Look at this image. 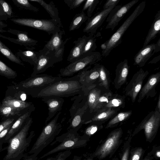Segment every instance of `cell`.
<instances>
[{
	"label": "cell",
	"mask_w": 160,
	"mask_h": 160,
	"mask_svg": "<svg viewBox=\"0 0 160 160\" xmlns=\"http://www.w3.org/2000/svg\"><path fill=\"white\" fill-rule=\"evenodd\" d=\"M17 7L23 9L37 12L39 9L31 4L27 0H12Z\"/></svg>",
	"instance_id": "74e56055"
},
{
	"label": "cell",
	"mask_w": 160,
	"mask_h": 160,
	"mask_svg": "<svg viewBox=\"0 0 160 160\" xmlns=\"http://www.w3.org/2000/svg\"><path fill=\"white\" fill-rule=\"evenodd\" d=\"M101 59V55L98 52H93L81 57L75 62L61 68L58 76L61 77L72 76L92 65L96 64Z\"/></svg>",
	"instance_id": "8992f818"
},
{
	"label": "cell",
	"mask_w": 160,
	"mask_h": 160,
	"mask_svg": "<svg viewBox=\"0 0 160 160\" xmlns=\"http://www.w3.org/2000/svg\"><path fill=\"white\" fill-rule=\"evenodd\" d=\"M32 104L31 102H27L11 96L5 97L2 100V105L8 106L21 111L31 107Z\"/></svg>",
	"instance_id": "f1b7e54d"
},
{
	"label": "cell",
	"mask_w": 160,
	"mask_h": 160,
	"mask_svg": "<svg viewBox=\"0 0 160 160\" xmlns=\"http://www.w3.org/2000/svg\"><path fill=\"white\" fill-rule=\"evenodd\" d=\"M143 150L141 148L137 149L133 152L130 160H139L142 153Z\"/></svg>",
	"instance_id": "c3c4849f"
},
{
	"label": "cell",
	"mask_w": 160,
	"mask_h": 160,
	"mask_svg": "<svg viewBox=\"0 0 160 160\" xmlns=\"http://www.w3.org/2000/svg\"><path fill=\"white\" fill-rule=\"evenodd\" d=\"M55 51L49 50L45 47L38 51V61L34 66L32 76L45 72L57 63L55 57Z\"/></svg>",
	"instance_id": "30bf717a"
},
{
	"label": "cell",
	"mask_w": 160,
	"mask_h": 160,
	"mask_svg": "<svg viewBox=\"0 0 160 160\" xmlns=\"http://www.w3.org/2000/svg\"><path fill=\"white\" fill-rule=\"evenodd\" d=\"M147 70L144 71L140 68L133 76L132 79L125 88V95L131 98L134 102L140 91L144 80L148 75Z\"/></svg>",
	"instance_id": "4fadbf2b"
},
{
	"label": "cell",
	"mask_w": 160,
	"mask_h": 160,
	"mask_svg": "<svg viewBox=\"0 0 160 160\" xmlns=\"http://www.w3.org/2000/svg\"><path fill=\"white\" fill-rule=\"evenodd\" d=\"M129 69L128 60L125 59L117 65L114 79L115 88L120 89L126 82Z\"/></svg>",
	"instance_id": "ac0fdd59"
},
{
	"label": "cell",
	"mask_w": 160,
	"mask_h": 160,
	"mask_svg": "<svg viewBox=\"0 0 160 160\" xmlns=\"http://www.w3.org/2000/svg\"><path fill=\"white\" fill-rule=\"evenodd\" d=\"M155 110H157L159 112H160V94L159 95L158 99V102L156 107L155 109Z\"/></svg>",
	"instance_id": "9f6ffc18"
},
{
	"label": "cell",
	"mask_w": 160,
	"mask_h": 160,
	"mask_svg": "<svg viewBox=\"0 0 160 160\" xmlns=\"http://www.w3.org/2000/svg\"><path fill=\"white\" fill-rule=\"evenodd\" d=\"M70 150H67L60 152L54 157H49L46 160H65L71 154Z\"/></svg>",
	"instance_id": "ee69618b"
},
{
	"label": "cell",
	"mask_w": 160,
	"mask_h": 160,
	"mask_svg": "<svg viewBox=\"0 0 160 160\" xmlns=\"http://www.w3.org/2000/svg\"><path fill=\"white\" fill-rule=\"evenodd\" d=\"M160 80V72L152 74L146 83L141 88L138 101L140 103L145 97H153L155 94V88Z\"/></svg>",
	"instance_id": "2e32d148"
},
{
	"label": "cell",
	"mask_w": 160,
	"mask_h": 160,
	"mask_svg": "<svg viewBox=\"0 0 160 160\" xmlns=\"http://www.w3.org/2000/svg\"><path fill=\"white\" fill-rule=\"evenodd\" d=\"M160 152L159 151L157 152L156 153V155L158 158H160Z\"/></svg>",
	"instance_id": "91938a15"
},
{
	"label": "cell",
	"mask_w": 160,
	"mask_h": 160,
	"mask_svg": "<svg viewBox=\"0 0 160 160\" xmlns=\"http://www.w3.org/2000/svg\"><path fill=\"white\" fill-rule=\"evenodd\" d=\"M85 159H82V157L75 155L73 157V158L72 160H85Z\"/></svg>",
	"instance_id": "6f0895ef"
},
{
	"label": "cell",
	"mask_w": 160,
	"mask_h": 160,
	"mask_svg": "<svg viewBox=\"0 0 160 160\" xmlns=\"http://www.w3.org/2000/svg\"><path fill=\"white\" fill-rule=\"evenodd\" d=\"M23 160H38L37 156L35 154H30L25 157Z\"/></svg>",
	"instance_id": "816d5d0a"
},
{
	"label": "cell",
	"mask_w": 160,
	"mask_h": 160,
	"mask_svg": "<svg viewBox=\"0 0 160 160\" xmlns=\"http://www.w3.org/2000/svg\"><path fill=\"white\" fill-rule=\"evenodd\" d=\"M155 43L142 47L134 57V65L140 67L144 66L147 61L155 53Z\"/></svg>",
	"instance_id": "44dd1931"
},
{
	"label": "cell",
	"mask_w": 160,
	"mask_h": 160,
	"mask_svg": "<svg viewBox=\"0 0 160 160\" xmlns=\"http://www.w3.org/2000/svg\"><path fill=\"white\" fill-rule=\"evenodd\" d=\"M29 1L39 3L49 13L52 19L55 21L62 28V22L59 16L58 10L53 1H51L49 3H48L42 0H29Z\"/></svg>",
	"instance_id": "484cf974"
},
{
	"label": "cell",
	"mask_w": 160,
	"mask_h": 160,
	"mask_svg": "<svg viewBox=\"0 0 160 160\" xmlns=\"http://www.w3.org/2000/svg\"><path fill=\"white\" fill-rule=\"evenodd\" d=\"M124 107V98L118 95L112 97L104 108H123Z\"/></svg>",
	"instance_id": "d590c367"
},
{
	"label": "cell",
	"mask_w": 160,
	"mask_h": 160,
	"mask_svg": "<svg viewBox=\"0 0 160 160\" xmlns=\"http://www.w3.org/2000/svg\"><path fill=\"white\" fill-rule=\"evenodd\" d=\"M14 23L21 25L31 27L44 31L49 34L59 31L61 27L54 20L51 19H35L29 18H12Z\"/></svg>",
	"instance_id": "ba28073f"
},
{
	"label": "cell",
	"mask_w": 160,
	"mask_h": 160,
	"mask_svg": "<svg viewBox=\"0 0 160 160\" xmlns=\"http://www.w3.org/2000/svg\"><path fill=\"white\" fill-rule=\"evenodd\" d=\"M14 119L8 118L0 123V132L5 129L10 124L14 122Z\"/></svg>",
	"instance_id": "7dc6e473"
},
{
	"label": "cell",
	"mask_w": 160,
	"mask_h": 160,
	"mask_svg": "<svg viewBox=\"0 0 160 160\" xmlns=\"http://www.w3.org/2000/svg\"><path fill=\"white\" fill-rule=\"evenodd\" d=\"M26 95L25 93L22 94L20 96L21 100L24 101L26 99Z\"/></svg>",
	"instance_id": "680465c9"
},
{
	"label": "cell",
	"mask_w": 160,
	"mask_h": 160,
	"mask_svg": "<svg viewBox=\"0 0 160 160\" xmlns=\"http://www.w3.org/2000/svg\"><path fill=\"white\" fill-rule=\"evenodd\" d=\"M98 129V127L95 124L92 125L88 127L84 132V135L88 137L95 133Z\"/></svg>",
	"instance_id": "bcb514c9"
},
{
	"label": "cell",
	"mask_w": 160,
	"mask_h": 160,
	"mask_svg": "<svg viewBox=\"0 0 160 160\" xmlns=\"http://www.w3.org/2000/svg\"><path fill=\"white\" fill-rule=\"evenodd\" d=\"M0 12L2 15H7L11 16L12 12L10 5L3 0H0Z\"/></svg>",
	"instance_id": "7bdbcfd3"
},
{
	"label": "cell",
	"mask_w": 160,
	"mask_h": 160,
	"mask_svg": "<svg viewBox=\"0 0 160 160\" xmlns=\"http://www.w3.org/2000/svg\"><path fill=\"white\" fill-rule=\"evenodd\" d=\"M132 113L131 110L119 113L108 122L105 128L113 127L119 123L125 121L131 116Z\"/></svg>",
	"instance_id": "1f68e13d"
},
{
	"label": "cell",
	"mask_w": 160,
	"mask_h": 160,
	"mask_svg": "<svg viewBox=\"0 0 160 160\" xmlns=\"http://www.w3.org/2000/svg\"><path fill=\"white\" fill-rule=\"evenodd\" d=\"M41 98L42 101L47 104L48 107V115L45 122V124H46L62 110L64 99L62 98L55 96H46Z\"/></svg>",
	"instance_id": "e0dca14e"
},
{
	"label": "cell",
	"mask_w": 160,
	"mask_h": 160,
	"mask_svg": "<svg viewBox=\"0 0 160 160\" xmlns=\"http://www.w3.org/2000/svg\"><path fill=\"white\" fill-rule=\"evenodd\" d=\"M146 3V1H144L139 3L116 31L102 45V56L108 55L113 48L121 43L124 34L135 19L142 12L145 8Z\"/></svg>",
	"instance_id": "5b68a950"
},
{
	"label": "cell",
	"mask_w": 160,
	"mask_h": 160,
	"mask_svg": "<svg viewBox=\"0 0 160 160\" xmlns=\"http://www.w3.org/2000/svg\"><path fill=\"white\" fill-rule=\"evenodd\" d=\"M112 96V94L110 92H106L102 95L101 94L97 101L96 111L104 108L111 99Z\"/></svg>",
	"instance_id": "ab89813d"
},
{
	"label": "cell",
	"mask_w": 160,
	"mask_h": 160,
	"mask_svg": "<svg viewBox=\"0 0 160 160\" xmlns=\"http://www.w3.org/2000/svg\"><path fill=\"white\" fill-rule=\"evenodd\" d=\"M88 137L80 135L78 132L68 130L61 135L57 137L51 144L53 145L58 143L56 147L43 154L40 159L44 158L52 154L62 151L70 150L85 147L88 140Z\"/></svg>",
	"instance_id": "3957f363"
},
{
	"label": "cell",
	"mask_w": 160,
	"mask_h": 160,
	"mask_svg": "<svg viewBox=\"0 0 160 160\" xmlns=\"http://www.w3.org/2000/svg\"><path fill=\"white\" fill-rule=\"evenodd\" d=\"M99 2V0H86L82 11L84 12L87 10V15L88 18H90Z\"/></svg>",
	"instance_id": "8d00e7d4"
},
{
	"label": "cell",
	"mask_w": 160,
	"mask_h": 160,
	"mask_svg": "<svg viewBox=\"0 0 160 160\" xmlns=\"http://www.w3.org/2000/svg\"><path fill=\"white\" fill-rule=\"evenodd\" d=\"M84 88L80 82L72 77L62 78L43 89L37 98L46 96L68 97L79 94Z\"/></svg>",
	"instance_id": "7a4b0ae2"
},
{
	"label": "cell",
	"mask_w": 160,
	"mask_h": 160,
	"mask_svg": "<svg viewBox=\"0 0 160 160\" xmlns=\"http://www.w3.org/2000/svg\"><path fill=\"white\" fill-rule=\"evenodd\" d=\"M122 133L121 128L112 132L102 145L92 154L91 157L101 159L108 156L118 146Z\"/></svg>",
	"instance_id": "7c38bea8"
},
{
	"label": "cell",
	"mask_w": 160,
	"mask_h": 160,
	"mask_svg": "<svg viewBox=\"0 0 160 160\" xmlns=\"http://www.w3.org/2000/svg\"><path fill=\"white\" fill-rule=\"evenodd\" d=\"M31 111L27 112L19 117L13 123L6 136L0 141V151H2V145L8 142V140L22 128L27 120L29 117Z\"/></svg>",
	"instance_id": "7402d4cb"
},
{
	"label": "cell",
	"mask_w": 160,
	"mask_h": 160,
	"mask_svg": "<svg viewBox=\"0 0 160 160\" xmlns=\"http://www.w3.org/2000/svg\"><path fill=\"white\" fill-rule=\"evenodd\" d=\"M0 75L7 77L17 76L15 71L9 67L0 59Z\"/></svg>",
	"instance_id": "60d3db41"
},
{
	"label": "cell",
	"mask_w": 160,
	"mask_h": 160,
	"mask_svg": "<svg viewBox=\"0 0 160 160\" xmlns=\"http://www.w3.org/2000/svg\"><path fill=\"white\" fill-rule=\"evenodd\" d=\"M8 31L16 35L17 39H13L7 37L4 38L8 39L11 42L19 44L21 45L26 46H33L37 45L38 41L29 37L26 32H22L18 30L9 29Z\"/></svg>",
	"instance_id": "603a6c76"
},
{
	"label": "cell",
	"mask_w": 160,
	"mask_h": 160,
	"mask_svg": "<svg viewBox=\"0 0 160 160\" xmlns=\"http://www.w3.org/2000/svg\"><path fill=\"white\" fill-rule=\"evenodd\" d=\"M61 112H58L54 118L45 124L41 133L28 152L30 154L38 155L57 137L62 129L61 123L58 122Z\"/></svg>",
	"instance_id": "277c9868"
},
{
	"label": "cell",
	"mask_w": 160,
	"mask_h": 160,
	"mask_svg": "<svg viewBox=\"0 0 160 160\" xmlns=\"http://www.w3.org/2000/svg\"><path fill=\"white\" fill-rule=\"evenodd\" d=\"M138 1L132 0L122 6L116 5L111 11L107 18L106 22H108V24L106 29L113 30L126 14Z\"/></svg>",
	"instance_id": "8fae6325"
},
{
	"label": "cell",
	"mask_w": 160,
	"mask_h": 160,
	"mask_svg": "<svg viewBox=\"0 0 160 160\" xmlns=\"http://www.w3.org/2000/svg\"><path fill=\"white\" fill-rule=\"evenodd\" d=\"M160 30V10H159L155 15L154 21L145 40L143 47L147 45L151 40L156 38Z\"/></svg>",
	"instance_id": "83f0119b"
},
{
	"label": "cell",
	"mask_w": 160,
	"mask_h": 160,
	"mask_svg": "<svg viewBox=\"0 0 160 160\" xmlns=\"http://www.w3.org/2000/svg\"><path fill=\"white\" fill-rule=\"evenodd\" d=\"M71 38H67L63 41L60 46L55 51V57L57 62L62 60L65 44Z\"/></svg>",
	"instance_id": "b9f144b4"
},
{
	"label": "cell",
	"mask_w": 160,
	"mask_h": 160,
	"mask_svg": "<svg viewBox=\"0 0 160 160\" xmlns=\"http://www.w3.org/2000/svg\"><path fill=\"white\" fill-rule=\"evenodd\" d=\"M88 108L86 100L85 103L78 108L74 116L69 120V125L67 128V131H78L84 124L85 120L83 119V117L86 112Z\"/></svg>",
	"instance_id": "ffe728a7"
},
{
	"label": "cell",
	"mask_w": 160,
	"mask_h": 160,
	"mask_svg": "<svg viewBox=\"0 0 160 160\" xmlns=\"http://www.w3.org/2000/svg\"><path fill=\"white\" fill-rule=\"evenodd\" d=\"M96 42V39L92 35H89L88 36L87 41L82 48L81 57L95 52L97 48Z\"/></svg>",
	"instance_id": "d6a6232c"
},
{
	"label": "cell",
	"mask_w": 160,
	"mask_h": 160,
	"mask_svg": "<svg viewBox=\"0 0 160 160\" xmlns=\"http://www.w3.org/2000/svg\"><path fill=\"white\" fill-rule=\"evenodd\" d=\"M160 59V55H159L154 58L152 60L148 62V63L152 64L156 63L158 62Z\"/></svg>",
	"instance_id": "11a10c76"
},
{
	"label": "cell",
	"mask_w": 160,
	"mask_h": 160,
	"mask_svg": "<svg viewBox=\"0 0 160 160\" xmlns=\"http://www.w3.org/2000/svg\"><path fill=\"white\" fill-rule=\"evenodd\" d=\"M160 112L156 110L149 113L135 130L133 134L144 129L147 140L151 139L156 133L160 125Z\"/></svg>",
	"instance_id": "9c48e42d"
},
{
	"label": "cell",
	"mask_w": 160,
	"mask_h": 160,
	"mask_svg": "<svg viewBox=\"0 0 160 160\" xmlns=\"http://www.w3.org/2000/svg\"><path fill=\"white\" fill-rule=\"evenodd\" d=\"M65 33L63 29L52 34L49 41L45 45L44 47L51 51H55L63 42L62 36Z\"/></svg>",
	"instance_id": "f546056e"
},
{
	"label": "cell",
	"mask_w": 160,
	"mask_h": 160,
	"mask_svg": "<svg viewBox=\"0 0 160 160\" xmlns=\"http://www.w3.org/2000/svg\"><path fill=\"white\" fill-rule=\"evenodd\" d=\"M144 160H150L149 158L148 157H146Z\"/></svg>",
	"instance_id": "6125c7cd"
},
{
	"label": "cell",
	"mask_w": 160,
	"mask_h": 160,
	"mask_svg": "<svg viewBox=\"0 0 160 160\" xmlns=\"http://www.w3.org/2000/svg\"><path fill=\"white\" fill-rule=\"evenodd\" d=\"M96 86V84H94L83 90L88 103V108L91 113L96 112L97 101L101 94V90Z\"/></svg>",
	"instance_id": "d6986e66"
},
{
	"label": "cell",
	"mask_w": 160,
	"mask_h": 160,
	"mask_svg": "<svg viewBox=\"0 0 160 160\" xmlns=\"http://www.w3.org/2000/svg\"><path fill=\"white\" fill-rule=\"evenodd\" d=\"M160 50V38L158 40L156 43L155 44V49L154 52L157 53L159 52Z\"/></svg>",
	"instance_id": "db71d44e"
},
{
	"label": "cell",
	"mask_w": 160,
	"mask_h": 160,
	"mask_svg": "<svg viewBox=\"0 0 160 160\" xmlns=\"http://www.w3.org/2000/svg\"><path fill=\"white\" fill-rule=\"evenodd\" d=\"M26 50H19L16 53L17 57L23 61L34 66L38 61V51H36L34 47H27Z\"/></svg>",
	"instance_id": "4316f807"
},
{
	"label": "cell",
	"mask_w": 160,
	"mask_h": 160,
	"mask_svg": "<svg viewBox=\"0 0 160 160\" xmlns=\"http://www.w3.org/2000/svg\"><path fill=\"white\" fill-rule=\"evenodd\" d=\"M99 64H96L94 67L89 69L91 66H89L78 74L72 78L78 80L83 86L84 89L94 84L99 76Z\"/></svg>",
	"instance_id": "9a60e30c"
},
{
	"label": "cell",
	"mask_w": 160,
	"mask_h": 160,
	"mask_svg": "<svg viewBox=\"0 0 160 160\" xmlns=\"http://www.w3.org/2000/svg\"><path fill=\"white\" fill-rule=\"evenodd\" d=\"M114 5L109 8L103 9L96 13L88 19L83 29L84 32L92 35L96 33L98 29L102 25L107 18L111 11L116 6Z\"/></svg>",
	"instance_id": "5bb4252c"
},
{
	"label": "cell",
	"mask_w": 160,
	"mask_h": 160,
	"mask_svg": "<svg viewBox=\"0 0 160 160\" xmlns=\"http://www.w3.org/2000/svg\"><path fill=\"white\" fill-rule=\"evenodd\" d=\"M13 123L9 125L5 129L0 132V141L2 139L6 136Z\"/></svg>",
	"instance_id": "f907efd6"
},
{
	"label": "cell",
	"mask_w": 160,
	"mask_h": 160,
	"mask_svg": "<svg viewBox=\"0 0 160 160\" xmlns=\"http://www.w3.org/2000/svg\"><path fill=\"white\" fill-rule=\"evenodd\" d=\"M85 160H93V159L91 157V158H89Z\"/></svg>",
	"instance_id": "94428289"
},
{
	"label": "cell",
	"mask_w": 160,
	"mask_h": 160,
	"mask_svg": "<svg viewBox=\"0 0 160 160\" xmlns=\"http://www.w3.org/2000/svg\"><path fill=\"white\" fill-rule=\"evenodd\" d=\"M21 110L11 107L1 105L0 106V114L5 117L18 115Z\"/></svg>",
	"instance_id": "f35d334b"
},
{
	"label": "cell",
	"mask_w": 160,
	"mask_h": 160,
	"mask_svg": "<svg viewBox=\"0 0 160 160\" xmlns=\"http://www.w3.org/2000/svg\"><path fill=\"white\" fill-rule=\"evenodd\" d=\"M0 52L12 62L22 66L24 65L21 60L0 41Z\"/></svg>",
	"instance_id": "836d02e7"
},
{
	"label": "cell",
	"mask_w": 160,
	"mask_h": 160,
	"mask_svg": "<svg viewBox=\"0 0 160 160\" xmlns=\"http://www.w3.org/2000/svg\"><path fill=\"white\" fill-rule=\"evenodd\" d=\"M88 18L84 12L76 14L73 17L69 27V31H71L78 29L84 22L87 21Z\"/></svg>",
	"instance_id": "4dcf8cb0"
},
{
	"label": "cell",
	"mask_w": 160,
	"mask_h": 160,
	"mask_svg": "<svg viewBox=\"0 0 160 160\" xmlns=\"http://www.w3.org/2000/svg\"><path fill=\"white\" fill-rule=\"evenodd\" d=\"M59 76H53L47 74H37L32 76L22 83L23 88L28 89L33 96L37 97L43 89L62 79Z\"/></svg>",
	"instance_id": "52a82bcc"
},
{
	"label": "cell",
	"mask_w": 160,
	"mask_h": 160,
	"mask_svg": "<svg viewBox=\"0 0 160 160\" xmlns=\"http://www.w3.org/2000/svg\"><path fill=\"white\" fill-rule=\"evenodd\" d=\"M87 39V37L83 35L73 42L75 45L70 51L67 59L69 63L73 62L81 57L82 48Z\"/></svg>",
	"instance_id": "d4e9b609"
},
{
	"label": "cell",
	"mask_w": 160,
	"mask_h": 160,
	"mask_svg": "<svg viewBox=\"0 0 160 160\" xmlns=\"http://www.w3.org/2000/svg\"><path fill=\"white\" fill-rule=\"evenodd\" d=\"M120 0H108L104 4L103 6V9H108L113 6L115 5L118 3Z\"/></svg>",
	"instance_id": "681fc988"
},
{
	"label": "cell",
	"mask_w": 160,
	"mask_h": 160,
	"mask_svg": "<svg viewBox=\"0 0 160 160\" xmlns=\"http://www.w3.org/2000/svg\"><path fill=\"white\" fill-rule=\"evenodd\" d=\"M116 110L113 108H104L98 110L91 119L85 120L84 124L95 123L108 120L116 113Z\"/></svg>",
	"instance_id": "cb8c5ba5"
},
{
	"label": "cell",
	"mask_w": 160,
	"mask_h": 160,
	"mask_svg": "<svg viewBox=\"0 0 160 160\" xmlns=\"http://www.w3.org/2000/svg\"><path fill=\"white\" fill-rule=\"evenodd\" d=\"M99 72V76L98 78V85L103 87L106 89H108L109 88V82L107 69L103 65L100 64Z\"/></svg>",
	"instance_id": "e575fe53"
},
{
	"label": "cell",
	"mask_w": 160,
	"mask_h": 160,
	"mask_svg": "<svg viewBox=\"0 0 160 160\" xmlns=\"http://www.w3.org/2000/svg\"><path fill=\"white\" fill-rule=\"evenodd\" d=\"M33 122L29 117L18 132L8 141V146L2 149L6 150V154L2 160H21L26 156L25 152L35 135L34 131H28Z\"/></svg>",
	"instance_id": "6da1fadb"
},
{
	"label": "cell",
	"mask_w": 160,
	"mask_h": 160,
	"mask_svg": "<svg viewBox=\"0 0 160 160\" xmlns=\"http://www.w3.org/2000/svg\"><path fill=\"white\" fill-rule=\"evenodd\" d=\"M129 148H127L126 149L123 154L121 160H128L129 155Z\"/></svg>",
	"instance_id": "f5cc1de1"
},
{
	"label": "cell",
	"mask_w": 160,
	"mask_h": 160,
	"mask_svg": "<svg viewBox=\"0 0 160 160\" xmlns=\"http://www.w3.org/2000/svg\"><path fill=\"white\" fill-rule=\"evenodd\" d=\"M86 0H64L65 3L71 9L76 8L85 2Z\"/></svg>",
	"instance_id": "f6af8a7d"
}]
</instances>
